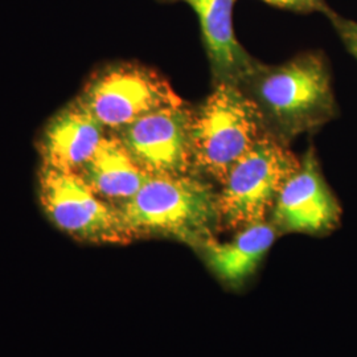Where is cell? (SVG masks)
Returning a JSON list of instances; mask_svg holds the SVG:
<instances>
[{"label": "cell", "mask_w": 357, "mask_h": 357, "mask_svg": "<svg viewBox=\"0 0 357 357\" xmlns=\"http://www.w3.org/2000/svg\"><path fill=\"white\" fill-rule=\"evenodd\" d=\"M240 88L259 107L268 132L286 143L337 114L331 70L320 52L302 53L277 66L261 64Z\"/></svg>", "instance_id": "obj_1"}, {"label": "cell", "mask_w": 357, "mask_h": 357, "mask_svg": "<svg viewBox=\"0 0 357 357\" xmlns=\"http://www.w3.org/2000/svg\"><path fill=\"white\" fill-rule=\"evenodd\" d=\"M118 209L132 238L165 236L193 249L216 238L221 224L218 192L199 174L153 175Z\"/></svg>", "instance_id": "obj_2"}, {"label": "cell", "mask_w": 357, "mask_h": 357, "mask_svg": "<svg viewBox=\"0 0 357 357\" xmlns=\"http://www.w3.org/2000/svg\"><path fill=\"white\" fill-rule=\"evenodd\" d=\"M268 132L259 107L243 88L216 84L192 115L195 172L221 183Z\"/></svg>", "instance_id": "obj_3"}, {"label": "cell", "mask_w": 357, "mask_h": 357, "mask_svg": "<svg viewBox=\"0 0 357 357\" xmlns=\"http://www.w3.org/2000/svg\"><path fill=\"white\" fill-rule=\"evenodd\" d=\"M298 159L271 132L230 168L221 181L218 209L221 222L229 228H245L266 221L282 187L298 169Z\"/></svg>", "instance_id": "obj_4"}, {"label": "cell", "mask_w": 357, "mask_h": 357, "mask_svg": "<svg viewBox=\"0 0 357 357\" xmlns=\"http://www.w3.org/2000/svg\"><path fill=\"white\" fill-rule=\"evenodd\" d=\"M77 100L107 132H116L159 109L184 103L166 78L134 63L97 70Z\"/></svg>", "instance_id": "obj_5"}, {"label": "cell", "mask_w": 357, "mask_h": 357, "mask_svg": "<svg viewBox=\"0 0 357 357\" xmlns=\"http://www.w3.org/2000/svg\"><path fill=\"white\" fill-rule=\"evenodd\" d=\"M38 199L52 222L78 241L122 243L132 240L119 209L100 197L76 172L41 166Z\"/></svg>", "instance_id": "obj_6"}, {"label": "cell", "mask_w": 357, "mask_h": 357, "mask_svg": "<svg viewBox=\"0 0 357 357\" xmlns=\"http://www.w3.org/2000/svg\"><path fill=\"white\" fill-rule=\"evenodd\" d=\"M193 110L184 103L144 115L114 132L149 175L196 174L192 151Z\"/></svg>", "instance_id": "obj_7"}, {"label": "cell", "mask_w": 357, "mask_h": 357, "mask_svg": "<svg viewBox=\"0 0 357 357\" xmlns=\"http://www.w3.org/2000/svg\"><path fill=\"white\" fill-rule=\"evenodd\" d=\"M340 220L342 206L323 176L311 147L282 187L271 211V224L281 231L321 236L336 229Z\"/></svg>", "instance_id": "obj_8"}, {"label": "cell", "mask_w": 357, "mask_h": 357, "mask_svg": "<svg viewBox=\"0 0 357 357\" xmlns=\"http://www.w3.org/2000/svg\"><path fill=\"white\" fill-rule=\"evenodd\" d=\"M197 15L213 84L243 86L262 64L238 43L233 26L236 0H184Z\"/></svg>", "instance_id": "obj_9"}, {"label": "cell", "mask_w": 357, "mask_h": 357, "mask_svg": "<svg viewBox=\"0 0 357 357\" xmlns=\"http://www.w3.org/2000/svg\"><path fill=\"white\" fill-rule=\"evenodd\" d=\"M107 131L75 100L52 116L38 141L41 166L78 172L96 153Z\"/></svg>", "instance_id": "obj_10"}, {"label": "cell", "mask_w": 357, "mask_h": 357, "mask_svg": "<svg viewBox=\"0 0 357 357\" xmlns=\"http://www.w3.org/2000/svg\"><path fill=\"white\" fill-rule=\"evenodd\" d=\"M76 174L116 208L128 202L151 176L137 165L114 132L106 134L96 153Z\"/></svg>", "instance_id": "obj_11"}, {"label": "cell", "mask_w": 357, "mask_h": 357, "mask_svg": "<svg viewBox=\"0 0 357 357\" xmlns=\"http://www.w3.org/2000/svg\"><path fill=\"white\" fill-rule=\"evenodd\" d=\"M277 231L271 222L262 221L245 227L228 243L212 238L196 250L221 281L238 284L257 270L274 243Z\"/></svg>", "instance_id": "obj_12"}, {"label": "cell", "mask_w": 357, "mask_h": 357, "mask_svg": "<svg viewBox=\"0 0 357 357\" xmlns=\"http://www.w3.org/2000/svg\"><path fill=\"white\" fill-rule=\"evenodd\" d=\"M326 17L330 20L337 36L344 44L347 51L357 60V22L347 19L344 16L335 13L333 10Z\"/></svg>", "instance_id": "obj_13"}, {"label": "cell", "mask_w": 357, "mask_h": 357, "mask_svg": "<svg viewBox=\"0 0 357 357\" xmlns=\"http://www.w3.org/2000/svg\"><path fill=\"white\" fill-rule=\"evenodd\" d=\"M268 6L299 13H321L327 16L332 8L327 0H261Z\"/></svg>", "instance_id": "obj_14"}, {"label": "cell", "mask_w": 357, "mask_h": 357, "mask_svg": "<svg viewBox=\"0 0 357 357\" xmlns=\"http://www.w3.org/2000/svg\"><path fill=\"white\" fill-rule=\"evenodd\" d=\"M165 1H178V0H165Z\"/></svg>", "instance_id": "obj_15"}]
</instances>
